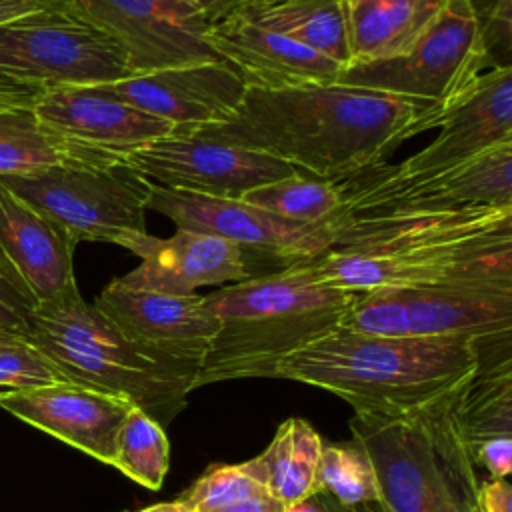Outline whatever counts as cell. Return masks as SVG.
Listing matches in <instances>:
<instances>
[{
	"mask_svg": "<svg viewBox=\"0 0 512 512\" xmlns=\"http://www.w3.org/2000/svg\"><path fill=\"white\" fill-rule=\"evenodd\" d=\"M206 512H286V506L270 496L266 490L230 500L222 506H216Z\"/></svg>",
	"mask_w": 512,
	"mask_h": 512,
	"instance_id": "38",
	"label": "cell"
},
{
	"mask_svg": "<svg viewBox=\"0 0 512 512\" xmlns=\"http://www.w3.org/2000/svg\"><path fill=\"white\" fill-rule=\"evenodd\" d=\"M428 128L430 116L404 98L326 84L274 92L246 88L242 102L222 120L174 132L262 152L342 182L382 164L400 142Z\"/></svg>",
	"mask_w": 512,
	"mask_h": 512,
	"instance_id": "1",
	"label": "cell"
},
{
	"mask_svg": "<svg viewBox=\"0 0 512 512\" xmlns=\"http://www.w3.org/2000/svg\"><path fill=\"white\" fill-rule=\"evenodd\" d=\"M342 328L404 338L512 336V284L382 288L356 298Z\"/></svg>",
	"mask_w": 512,
	"mask_h": 512,
	"instance_id": "10",
	"label": "cell"
},
{
	"mask_svg": "<svg viewBox=\"0 0 512 512\" xmlns=\"http://www.w3.org/2000/svg\"><path fill=\"white\" fill-rule=\"evenodd\" d=\"M240 200L304 224H322L332 220L342 208V194L336 182L296 170L294 174L258 186Z\"/></svg>",
	"mask_w": 512,
	"mask_h": 512,
	"instance_id": "27",
	"label": "cell"
},
{
	"mask_svg": "<svg viewBox=\"0 0 512 512\" xmlns=\"http://www.w3.org/2000/svg\"><path fill=\"white\" fill-rule=\"evenodd\" d=\"M436 126L438 136L414 156L396 166H370L358 176L382 182L420 180L512 140V68L482 72L446 108Z\"/></svg>",
	"mask_w": 512,
	"mask_h": 512,
	"instance_id": "16",
	"label": "cell"
},
{
	"mask_svg": "<svg viewBox=\"0 0 512 512\" xmlns=\"http://www.w3.org/2000/svg\"><path fill=\"white\" fill-rule=\"evenodd\" d=\"M68 4L70 0H0V24L12 22L34 12L68 8Z\"/></svg>",
	"mask_w": 512,
	"mask_h": 512,
	"instance_id": "39",
	"label": "cell"
},
{
	"mask_svg": "<svg viewBox=\"0 0 512 512\" xmlns=\"http://www.w3.org/2000/svg\"><path fill=\"white\" fill-rule=\"evenodd\" d=\"M238 16L290 36L340 66L350 64L346 0H282L266 8L240 12Z\"/></svg>",
	"mask_w": 512,
	"mask_h": 512,
	"instance_id": "26",
	"label": "cell"
},
{
	"mask_svg": "<svg viewBox=\"0 0 512 512\" xmlns=\"http://www.w3.org/2000/svg\"><path fill=\"white\" fill-rule=\"evenodd\" d=\"M34 300L0 268V332L24 336Z\"/></svg>",
	"mask_w": 512,
	"mask_h": 512,
	"instance_id": "33",
	"label": "cell"
},
{
	"mask_svg": "<svg viewBox=\"0 0 512 512\" xmlns=\"http://www.w3.org/2000/svg\"><path fill=\"white\" fill-rule=\"evenodd\" d=\"M484 70L486 58L470 0H446L442 12L406 52L388 60L348 64L336 84L404 98L426 112L434 128Z\"/></svg>",
	"mask_w": 512,
	"mask_h": 512,
	"instance_id": "7",
	"label": "cell"
},
{
	"mask_svg": "<svg viewBox=\"0 0 512 512\" xmlns=\"http://www.w3.org/2000/svg\"><path fill=\"white\" fill-rule=\"evenodd\" d=\"M0 408L112 466L118 430L134 404L74 382H56L26 390H0Z\"/></svg>",
	"mask_w": 512,
	"mask_h": 512,
	"instance_id": "18",
	"label": "cell"
},
{
	"mask_svg": "<svg viewBox=\"0 0 512 512\" xmlns=\"http://www.w3.org/2000/svg\"><path fill=\"white\" fill-rule=\"evenodd\" d=\"M316 498L322 506L324 512H376L372 504H366V506H344L340 502H336L332 496L324 494V492H316Z\"/></svg>",
	"mask_w": 512,
	"mask_h": 512,
	"instance_id": "40",
	"label": "cell"
},
{
	"mask_svg": "<svg viewBox=\"0 0 512 512\" xmlns=\"http://www.w3.org/2000/svg\"><path fill=\"white\" fill-rule=\"evenodd\" d=\"M76 242L0 182V268L34 300L46 304L78 288Z\"/></svg>",
	"mask_w": 512,
	"mask_h": 512,
	"instance_id": "20",
	"label": "cell"
},
{
	"mask_svg": "<svg viewBox=\"0 0 512 512\" xmlns=\"http://www.w3.org/2000/svg\"><path fill=\"white\" fill-rule=\"evenodd\" d=\"M122 160L158 186L216 198H242L296 172L268 154L174 130Z\"/></svg>",
	"mask_w": 512,
	"mask_h": 512,
	"instance_id": "15",
	"label": "cell"
},
{
	"mask_svg": "<svg viewBox=\"0 0 512 512\" xmlns=\"http://www.w3.org/2000/svg\"><path fill=\"white\" fill-rule=\"evenodd\" d=\"M180 2H184V4H190V6H198V2H200V0H180Z\"/></svg>",
	"mask_w": 512,
	"mask_h": 512,
	"instance_id": "46",
	"label": "cell"
},
{
	"mask_svg": "<svg viewBox=\"0 0 512 512\" xmlns=\"http://www.w3.org/2000/svg\"><path fill=\"white\" fill-rule=\"evenodd\" d=\"M334 244L304 264L364 294L434 284H512V206L438 214L334 216Z\"/></svg>",
	"mask_w": 512,
	"mask_h": 512,
	"instance_id": "2",
	"label": "cell"
},
{
	"mask_svg": "<svg viewBox=\"0 0 512 512\" xmlns=\"http://www.w3.org/2000/svg\"><path fill=\"white\" fill-rule=\"evenodd\" d=\"M216 54L232 64L248 88L292 90L336 84L344 66L280 32L262 28L238 14L208 28Z\"/></svg>",
	"mask_w": 512,
	"mask_h": 512,
	"instance_id": "21",
	"label": "cell"
},
{
	"mask_svg": "<svg viewBox=\"0 0 512 512\" xmlns=\"http://www.w3.org/2000/svg\"><path fill=\"white\" fill-rule=\"evenodd\" d=\"M320 492L344 506L378 502V486L372 464L362 446L352 442H324L318 470Z\"/></svg>",
	"mask_w": 512,
	"mask_h": 512,
	"instance_id": "29",
	"label": "cell"
},
{
	"mask_svg": "<svg viewBox=\"0 0 512 512\" xmlns=\"http://www.w3.org/2000/svg\"><path fill=\"white\" fill-rule=\"evenodd\" d=\"M486 68H512V0H470Z\"/></svg>",
	"mask_w": 512,
	"mask_h": 512,
	"instance_id": "32",
	"label": "cell"
},
{
	"mask_svg": "<svg viewBox=\"0 0 512 512\" xmlns=\"http://www.w3.org/2000/svg\"><path fill=\"white\" fill-rule=\"evenodd\" d=\"M24 338L68 382L132 402L160 426H168L194 390V374L176 370L128 342L80 290L38 304Z\"/></svg>",
	"mask_w": 512,
	"mask_h": 512,
	"instance_id": "5",
	"label": "cell"
},
{
	"mask_svg": "<svg viewBox=\"0 0 512 512\" xmlns=\"http://www.w3.org/2000/svg\"><path fill=\"white\" fill-rule=\"evenodd\" d=\"M120 246L140 258L132 272L118 278L128 288L194 294L202 286H224L256 276L250 254L210 234L176 228L170 238H156L144 232Z\"/></svg>",
	"mask_w": 512,
	"mask_h": 512,
	"instance_id": "19",
	"label": "cell"
},
{
	"mask_svg": "<svg viewBox=\"0 0 512 512\" xmlns=\"http://www.w3.org/2000/svg\"><path fill=\"white\" fill-rule=\"evenodd\" d=\"M262 490L266 488L252 476H248L240 464H220L206 470L194 482V486L180 496V500L192 512H206L230 500L250 496Z\"/></svg>",
	"mask_w": 512,
	"mask_h": 512,
	"instance_id": "31",
	"label": "cell"
},
{
	"mask_svg": "<svg viewBox=\"0 0 512 512\" xmlns=\"http://www.w3.org/2000/svg\"><path fill=\"white\" fill-rule=\"evenodd\" d=\"M480 344L470 336L404 338L338 326L284 358L274 378L324 388L354 412L422 416L474 376Z\"/></svg>",
	"mask_w": 512,
	"mask_h": 512,
	"instance_id": "3",
	"label": "cell"
},
{
	"mask_svg": "<svg viewBox=\"0 0 512 512\" xmlns=\"http://www.w3.org/2000/svg\"><path fill=\"white\" fill-rule=\"evenodd\" d=\"M146 210L166 216L180 230L228 240L252 258H266L278 268L312 260L334 244L330 220L322 224L294 222L240 198H216L154 184Z\"/></svg>",
	"mask_w": 512,
	"mask_h": 512,
	"instance_id": "12",
	"label": "cell"
},
{
	"mask_svg": "<svg viewBox=\"0 0 512 512\" xmlns=\"http://www.w3.org/2000/svg\"><path fill=\"white\" fill-rule=\"evenodd\" d=\"M324 440L304 418L284 420L262 454L242 462V470L260 482L286 508L320 492L318 470Z\"/></svg>",
	"mask_w": 512,
	"mask_h": 512,
	"instance_id": "25",
	"label": "cell"
},
{
	"mask_svg": "<svg viewBox=\"0 0 512 512\" xmlns=\"http://www.w3.org/2000/svg\"><path fill=\"white\" fill-rule=\"evenodd\" d=\"M0 182L76 244L108 242L146 232V202L152 182L124 160L96 168H52L36 176H6Z\"/></svg>",
	"mask_w": 512,
	"mask_h": 512,
	"instance_id": "8",
	"label": "cell"
},
{
	"mask_svg": "<svg viewBox=\"0 0 512 512\" xmlns=\"http://www.w3.org/2000/svg\"><path fill=\"white\" fill-rule=\"evenodd\" d=\"M462 512H480V508L476 506L474 500H466L462 502Z\"/></svg>",
	"mask_w": 512,
	"mask_h": 512,
	"instance_id": "44",
	"label": "cell"
},
{
	"mask_svg": "<svg viewBox=\"0 0 512 512\" xmlns=\"http://www.w3.org/2000/svg\"><path fill=\"white\" fill-rule=\"evenodd\" d=\"M128 512V510H126ZM132 512H192L180 498L172 500V502H158V504H150L146 508L140 510H132Z\"/></svg>",
	"mask_w": 512,
	"mask_h": 512,
	"instance_id": "41",
	"label": "cell"
},
{
	"mask_svg": "<svg viewBox=\"0 0 512 512\" xmlns=\"http://www.w3.org/2000/svg\"><path fill=\"white\" fill-rule=\"evenodd\" d=\"M360 294L320 280L304 262L222 286L204 296L218 318L194 388L274 378L278 364L338 328Z\"/></svg>",
	"mask_w": 512,
	"mask_h": 512,
	"instance_id": "4",
	"label": "cell"
},
{
	"mask_svg": "<svg viewBox=\"0 0 512 512\" xmlns=\"http://www.w3.org/2000/svg\"><path fill=\"white\" fill-rule=\"evenodd\" d=\"M92 306L136 348L176 370L198 374L218 318L202 294H166L110 280Z\"/></svg>",
	"mask_w": 512,
	"mask_h": 512,
	"instance_id": "14",
	"label": "cell"
},
{
	"mask_svg": "<svg viewBox=\"0 0 512 512\" xmlns=\"http://www.w3.org/2000/svg\"><path fill=\"white\" fill-rule=\"evenodd\" d=\"M444 4L446 0H346L350 64L406 52Z\"/></svg>",
	"mask_w": 512,
	"mask_h": 512,
	"instance_id": "24",
	"label": "cell"
},
{
	"mask_svg": "<svg viewBox=\"0 0 512 512\" xmlns=\"http://www.w3.org/2000/svg\"><path fill=\"white\" fill-rule=\"evenodd\" d=\"M0 76L36 88L104 86L134 76L122 46L70 8L0 24Z\"/></svg>",
	"mask_w": 512,
	"mask_h": 512,
	"instance_id": "9",
	"label": "cell"
},
{
	"mask_svg": "<svg viewBox=\"0 0 512 512\" xmlns=\"http://www.w3.org/2000/svg\"><path fill=\"white\" fill-rule=\"evenodd\" d=\"M474 468H482L490 478H508L512 470V438H494L472 452Z\"/></svg>",
	"mask_w": 512,
	"mask_h": 512,
	"instance_id": "34",
	"label": "cell"
},
{
	"mask_svg": "<svg viewBox=\"0 0 512 512\" xmlns=\"http://www.w3.org/2000/svg\"><path fill=\"white\" fill-rule=\"evenodd\" d=\"M34 112L56 132L124 158L174 130V124L116 100L96 86L48 88Z\"/></svg>",
	"mask_w": 512,
	"mask_h": 512,
	"instance_id": "22",
	"label": "cell"
},
{
	"mask_svg": "<svg viewBox=\"0 0 512 512\" xmlns=\"http://www.w3.org/2000/svg\"><path fill=\"white\" fill-rule=\"evenodd\" d=\"M278 2H282V0H200L198 10L202 12V16L206 18L208 24H214L232 14L266 8V6H272Z\"/></svg>",
	"mask_w": 512,
	"mask_h": 512,
	"instance_id": "37",
	"label": "cell"
},
{
	"mask_svg": "<svg viewBox=\"0 0 512 512\" xmlns=\"http://www.w3.org/2000/svg\"><path fill=\"white\" fill-rule=\"evenodd\" d=\"M336 184L342 194L336 216H408L512 206V140L420 180L382 182L354 174Z\"/></svg>",
	"mask_w": 512,
	"mask_h": 512,
	"instance_id": "11",
	"label": "cell"
},
{
	"mask_svg": "<svg viewBox=\"0 0 512 512\" xmlns=\"http://www.w3.org/2000/svg\"><path fill=\"white\" fill-rule=\"evenodd\" d=\"M112 466L136 484L158 490L170 466V444L164 426L134 406L118 430Z\"/></svg>",
	"mask_w": 512,
	"mask_h": 512,
	"instance_id": "28",
	"label": "cell"
},
{
	"mask_svg": "<svg viewBox=\"0 0 512 512\" xmlns=\"http://www.w3.org/2000/svg\"><path fill=\"white\" fill-rule=\"evenodd\" d=\"M16 338H24V336H18V334H10V332H0V344H6V342H12Z\"/></svg>",
	"mask_w": 512,
	"mask_h": 512,
	"instance_id": "45",
	"label": "cell"
},
{
	"mask_svg": "<svg viewBox=\"0 0 512 512\" xmlns=\"http://www.w3.org/2000/svg\"><path fill=\"white\" fill-rule=\"evenodd\" d=\"M120 160L56 132L34 108L0 112V178L36 176L52 168H96Z\"/></svg>",
	"mask_w": 512,
	"mask_h": 512,
	"instance_id": "23",
	"label": "cell"
},
{
	"mask_svg": "<svg viewBox=\"0 0 512 512\" xmlns=\"http://www.w3.org/2000/svg\"><path fill=\"white\" fill-rule=\"evenodd\" d=\"M476 506L480 512H512V486L508 478H488L478 484Z\"/></svg>",
	"mask_w": 512,
	"mask_h": 512,
	"instance_id": "35",
	"label": "cell"
},
{
	"mask_svg": "<svg viewBox=\"0 0 512 512\" xmlns=\"http://www.w3.org/2000/svg\"><path fill=\"white\" fill-rule=\"evenodd\" d=\"M420 512H462V502L460 500H446L442 504H436L432 508H424Z\"/></svg>",
	"mask_w": 512,
	"mask_h": 512,
	"instance_id": "43",
	"label": "cell"
},
{
	"mask_svg": "<svg viewBox=\"0 0 512 512\" xmlns=\"http://www.w3.org/2000/svg\"><path fill=\"white\" fill-rule=\"evenodd\" d=\"M128 56L134 74L222 60L208 42L210 24L198 6L180 0H70Z\"/></svg>",
	"mask_w": 512,
	"mask_h": 512,
	"instance_id": "13",
	"label": "cell"
},
{
	"mask_svg": "<svg viewBox=\"0 0 512 512\" xmlns=\"http://www.w3.org/2000/svg\"><path fill=\"white\" fill-rule=\"evenodd\" d=\"M42 92V88H36L32 84L0 76V112L16 108H34Z\"/></svg>",
	"mask_w": 512,
	"mask_h": 512,
	"instance_id": "36",
	"label": "cell"
},
{
	"mask_svg": "<svg viewBox=\"0 0 512 512\" xmlns=\"http://www.w3.org/2000/svg\"><path fill=\"white\" fill-rule=\"evenodd\" d=\"M286 512H324V510H322V506H320V502H318V498H316V494H314V496H310L308 500L298 502V504L286 508Z\"/></svg>",
	"mask_w": 512,
	"mask_h": 512,
	"instance_id": "42",
	"label": "cell"
},
{
	"mask_svg": "<svg viewBox=\"0 0 512 512\" xmlns=\"http://www.w3.org/2000/svg\"><path fill=\"white\" fill-rule=\"evenodd\" d=\"M68 382L64 374L26 338L0 344V388L26 390Z\"/></svg>",
	"mask_w": 512,
	"mask_h": 512,
	"instance_id": "30",
	"label": "cell"
},
{
	"mask_svg": "<svg viewBox=\"0 0 512 512\" xmlns=\"http://www.w3.org/2000/svg\"><path fill=\"white\" fill-rule=\"evenodd\" d=\"M442 406L422 416L354 412L352 440L372 464L378 486V502L372 504L376 512H420L446 500H474L476 490L446 452Z\"/></svg>",
	"mask_w": 512,
	"mask_h": 512,
	"instance_id": "6",
	"label": "cell"
},
{
	"mask_svg": "<svg viewBox=\"0 0 512 512\" xmlns=\"http://www.w3.org/2000/svg\"><path fill=\"white\" fill-rule=\"evenodd\" d=\"M96 88L174 128H194L228 116L248 86L232 64L218 60L134 74Z\"/></svg>",
	"mask_w": 512,
	"mask_h": 512,
	"instance_id": "17",
	"label": "cell"
}]
</instances>
